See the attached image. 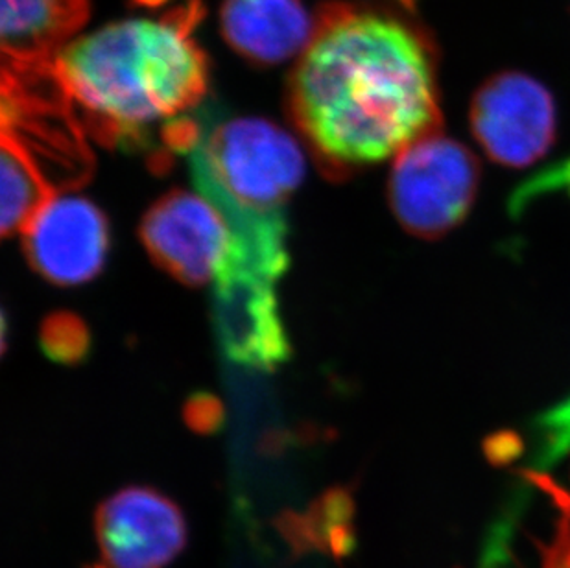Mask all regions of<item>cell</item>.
<instances>
[{
  "label": "cell",
  "mask_w": 570,
  "mask_h": 568,
  "mask_svg": "<svg viewBox=\"0 0 570 568\" xmlns=\"http://www.w3.org/2000/svg\"><path fill=\"white\" fill-rule=\"evenodd\" d=\"M288 109L333 170L370 167L442 129L438 56L397 11L327 4L288 84Z\"/></svg>",
  "instance_id": "obj_1"
},
{
  "label": "cell",
  "mask_w": 570,
  "mask_h": 568,
  "mask_svg": "<svg viewBox=\"0 0 570 568\" xmlns=\"http://www.w3.org/2000/svg\"><path fill=\"white\" fill-rule=\"evenodd\" d=\"M204 8L193 0L159 19L109 22L70 41L52 63L72 115L109 145L140 148L151 129L189 117L209 87L194 39Z\"/></svg>",
  "instance_id": "obj_2"
},
{
  "label": "cell",
  "mask_w": 570,
  "mask_h": 568,
  "mask_svg": "<svg viewBox=\"0 0 570 568\" xmlns=\"http://www.w3.org/2000/svg\"><path fill=\"white\" fill-rule=\"evenodd\" d=\"M187 156L194 185L226 216L233 241L269 263H291L285 207L305 177L294 135L264 118H232L204 124Z\"/></svg>",
  "instance_id": "obj_3"
},
{
  "label": "cell",
  "mask_w": 570,
  "mask_h": 568,
  "mask_svg": "<svg viewBox=\"0 0 570 568\" xmlns=\"http://www.w3.org/2000/svg\"><path fill=\"white\" fill-rule=\"evenodd\" d=\"M479 185V159L468 146L440 129L415 140L393 159L387 202L403 229L434 241L468 218Z\"/></svg>",
  "instance_id": "obj_4"
},
{
  "label": "cell",
  "mask_w": 570,
  "mask_h": 568,
  "mask_svg": "<svg viewBox=\"0 0 570 568\" xmlns=\"http://www.w3.org/2000/svg\"><path fill=\"white\" fill-rule=\"evenodd\" d=\"M469 126L491 161L508 168L532 167L554 145V97L541 81L517 70L491 76L474 92Z\"/></svg>",
  "instance_id": "obj_5"
},
{
  "label": "cell",
  "mask_w": 570,
  "mask_h": 568,
  "mask_svg": "<svg viewBox=\"0 0 570 568\" xmlns=\"http://www.w3.org/2000/svg\"><path fill=\"white\" fill-rule=\"evenodd\" d=\"M140 242L154 263L179 283H213L232 249L226 216L204 194L174 188L146 210Z\"/></svg>",
  "instance_id": "obj_6"
},
{
  "label": "cell",
  "mask_w": 570,
  "mask_h": 568,
  "mask_svg": "<svg viewBox=\"0 0 570 568\" xmlns=\"http://www.w3.org/2000/svg\"><path fill=\"white\" fill-rule=\"evenodd\" d=\"M213 292V323L222 353L246 370H274L291 356L281 317L277 281L255 270L224 263Z\"/></svg>",
  "instance_id": "obj_7"
},
{
  "label": "cell",
  "mask_w": 570,
  "mask_h": 568,
  "mask_svg": "<svg viewBox=\"0 0 570 568\" xmlns=\"http://www.w3.org/2000/svg\"><path fill=\"white\" fill-rule=\"evenodd\" d=\"M21 233L32 270L58 286L95 280L111 242L102 209L78 194H52Z\"/></svg>",
  "instance_id": "obj_8"
},
{
  "label": "cell",
  "mask_w": 570,
  "mask_h": 568,
  "mask_svg": "<svg viewBox=\"0 0 570 568\" xmlns=\"http://www.w3.org/2000/svg\"><path fill=\"white\" fill-rule=\"evenodd\" d=\"M95 533L108 568H165L187 545L179 506L156 489H120L98 506Z\"/></svg>",
  "instance_id": "obj_9"
},
{
  "label": "cell",
  "mask_w": 570,
  "mask_h": 568,
  "mask_svg": "<svg viewBox=\"0 0 570 568\" xmlns=\"http://www.w3.org/2000/svg\"><path fill=\"white\" fill-rule=\"evenodd\" d=\"M222 36L252 63L277 65L299 58L316 28L303 0H224Z\"/></svg>",
  "instance_id": "obj_10"
},
{
  "label": "cell",
  "mask_w": 570,
  "mask_h": 568,
  "mask_svg": "<svg viewBox=\"0 0 570 568\" xmlns=\"http://www.w3.org/2000/svg\"><path fill=\"white\" fill-rule=\"evenodd\" d=\"M89 11V0H2L4 63L52 61L83 28Z\"/></svg>",
  "instance_id": "obj_11"
},
{
  "label": "cell",
  "mask_w": 570,
  "mask_h": 568,
  "mask_svg": "<svg viewBox=\"0 0 570 568\" xmlns=\"http://www.w3.org/2000/svg\"><path fill=\"white\" fill-rule=\"evenodd\" d=\"M355 506L344 489H331L320 497L307 513L285 520L286 537L296 548H316L344 558L355 547Z\"/></svg>",
  "instance_id": "obj_12"
},
{
  "label": "cell",
  "mask_w": 570,
  "mask_h": 568,
  "mask_svg": "<svg viewBox=\"0 0 570 568\" xmlns=\"http://www.w3.org/2000/svg\"><path fill=\"white\" fill-rule=\"evenodd\" d=\"M0 176H2V235L10 236L16 231L24 229L41 205L52 196V187L43 176L41 168L21 146L2 137L0 151Z\"/></svg>",
  "instance_id": "obj_13"
},
{
  "label": "cell",
  "mask_w": 570,
  "mask_h": 568,
  "mask_svg": "<svg viewBox=\"0 0 570 568\" xmlns=\"http://www.w3.org/2000/svg\"><path fill=\"white\" fill-rule=\"evenodd\" d=\"M45 353L58 362H76L83 359L89 347L86 325L70 314H58L45 322L41 333Z\"/></svg>",
  "instance_id": "obj_14"
},
{
  "label": "cell",
  "mask_w": 570,
  "mask_h": 568,
  "mask_svg": "<svg viewBox=\"0 0 570 568\" xmlns=\"http://www.w3.org/2000/svg\"><path fill=\"white\" fill-rule=\"evenodd\" d=\"M543 488H549L554 494L556 506L560 508L561 517L556 526L554 539L550 545H539L541 548V568H570V494L563 489L550 486L541 480Z\"/></svg>",
  "instance_id": "obj_15"
},
{
  "label": "cell",
  "mask_w": 570,
  "mask_h": 568,
  "mask_svg": "<svg viewBox=\"0 0 570 568\" xmlns=\"http://www.w3.org/2000/svg\"><path fill=\"white\" fill-rule=\"evenodd\" d=\"M135 2H139V4L145 6H157V4H165L167 0H135Z\"/></svg>",
  "instance_id": "obj_16"
}]
</instances>
